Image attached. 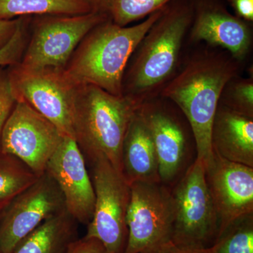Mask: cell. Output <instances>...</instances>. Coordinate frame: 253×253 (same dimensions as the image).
<instances>
[{
	"mask_svg": "<svg viewBox=\"0 0 253 253\" xmlns=\"http://www.w3.org/2000/svg\"><path fill=\"white\" fill-rule=\"evenodd\" d=\"M175 76L160 96L177 106L189 123L197 158L206 168L213 159L211 131L223 88L242 74L245 63L226 50L205 44L186 45Z\"/></svg>",
	"mask_w": 253,
	"mask_h": 253,
	"instance_id": "6da1fadb",
	"label": "cell"
},
{
	"mask_svg": "<svg viewBox=\"0 0 253 253\" xmlns=\"http://www.w3.org/2000/svg\"><path fill=\"white\" fill-rule=\"evenodd\" d=\"M191 21L190 0H172L163 7L128 61L122 96L137 107L160 96L180 66Z\"/></svg>",
	"mask_w": 253,
	"mask_h": 253,
	"instance_id": "7a4b0ae2",
	"label": "cell"
},
{
	"mask_svg": "<svg viewBox=\"0 0 253 253\" xmlns=\"http://www.w3.org/2000/svg\"><path fill=\"white\" fill-rule=\"evenodd\" d=\"M163 8L132 26H120L111 18L93 28L75 50L64 69L74 85L93 84L122 96L123 76L136 46Z\"/></svg>",
	"mask_w": 253,
	"mask_h": 253,
	"instance_id": "3957f363",
	"label": "cell"
},
{
	"mask_svg": "<svg viewBox=\"0 0 253 253\" xmlns=\"http://www.w3.org/2000/svg\"><path fill=\"white\" fill-rule=\"evenodd\" d=\"M137 106L93 84L76 87L73 107L75 141L90 163L105 158L122 173V147L127 126Z\"/></svg>",
	"mask_w": 253,
	"mask_h": 253,
	"instance_id": "277c9868",
	"label": "cell"
},
{
	"mask_svg": "<svg viewBox=\"0 0 253 253\" xmlns=\"http://www.w3.org/2000/svg\"><path fill=\"white\" fill-rule=\"evenodd\" d=\"M171 193L174 203L171 242L189 250H204L212 246L219 233V218L203 161L196 158L176 181Z\"/></svg>",
	"mask_w": 253,
	"mask_h": 253,
	"instance_id": "5b68a950",
	"label": "cell"
},
{
	"mask_svg": "<svg viewBox=\"0 0 253 253\" xmlns=\"http://www.w3.org/2000/svg\"><path fill=\"white\" fill-rule=\"evenodd\" d=\"M105 13L31 16L29 40L18 65L29 70L63 71L83 38L109 18Z\"/></svg>",
	"mask_w": 253,
	"mask_h": 253,
	"instance_id": "8992f818",
	"label": "cell"
},
{
	"mask_svg": "<svg viewBox=\"0 0 253 253\" xmlns=\"http://www.w3.org/2000/svg\"><path fill=\"white\" fill-rule=\"evenodd\" d=\"M126 222L127 241L123 253H152L171 241L174 223L171 190L161 182L132 183Z\"/></svg>",
	"mask_w": 253,
	"mask_h": 253,
	"instance_id": "52a82bcc",
	"label": "cell"
},
{
	"mask_svg": "<svg viewBox=\"0 0 253 253\" xmlns=\"http://www.w3.org/2000/svg\"><path fill=\"white\" fill-rule=\"evenodd\" d=\"M89 165L95 203L84 237L97 239L109 253H123L127 241L126 217L130 185L105 158H98Z\"/></svg>",
	"mask_w": 253,
	"mask_h": 253,
	"instance_id": "ba28073f",
	"label": "cell"
},
{
	"mask_svg": "<svg viewBox=\"0 0 253 253\" xmlns=\"http://www.w3.org/2000/svg\"><path fill=\"white\" fill-rule=\"evenodd\" d=\"M8 73L16 99L26 101L54 123L63 136L74 139L73 116L77 86L64 70H29L17 63L8 66Z\"/></svg>",
	"mask_w": 253,
	"mask_h": 253,
	"instance_id": "9c48e42d",
	"label": "cell"
},
{
	"mask_svg": "<svg viewBox=\"0 0 253 253\" xmlns=\"http://www.w3.org/2000/svg\"><path fill=\"white\" fill-rule=\"evenodd\" d=\"M63 137L54 123L16 99L1 131L0 151L18 158L40 176Z\"/></svg>",
	"mask_w": 253,
	"mask_h": 253,
	"instance_id": "30bf717a",
	"label": "cell"
},
{
	"mask_svg": "<svg viewBox=\"0 0 253 253\" xmlns=\"http://www.w3.org/2000/svg\"><path fill=\"white\" fill-rule=\"evenodd\" d=\"M154 142L161 182L176 183L185 167L194 135L184 115L174 103L159 96L138 107Z\"/></svg>",
	"mask_w": 253,
	"mask_h": 253,
	"instance_id": "8fae6325",
	"label": "cell"
},
{
	"mask_svg": "<svg viewBox=\"0 0 253 253\" xmlns=\"http://www.w3.org/2000/svg\"><path fill=\"white\" fill-rule=\"evenodd\" d=\"M66 210L54 179L44 172L0 212V253H11L43 221Z\"/></svg>",
	"mask_w": 253,
	"mask_h": 253,
	"instance_id": "7c38bea8",
	"label": "cell"
},
{
	"mask_svg": "<svg viewBox=\"0 0 253 253\" xmlns=\"http://www.w3.org/2000/svg\"><path fill=\"white\" fill-rule=\"evenodd\" d=\"M192 21L186 45L205 43L245 63L253 45V23L231 13L226 0H190Z\"/></svg>",
	"mask_w": 253,
	"mask_h": 253,
	"instance_id": "4fadbf2b",
	"label": "cell"
},
{
	"mask_svg": "<svg viewBox=\"0 0 253 253\" xmlns=\"http://www.w3.org/2000/svg\"><path fill=\"white\" fill-rule=\"evenodd\" d=\"M213 154L206 176L219 218L218 237L238 219L253 213V168Z\"/></svg>",
	"mask_w": 253,
	"mask_h": 253,
	"instance_id": "5bb4252c",
	"label": "cell"
},
{
	"mask_svg": "<svg viewBox=\"0 0 253 253\" xmlns=\"http://www.w3.org/2000/svg\"><path fill=\"white\" fill-rule=\"evenodd\" d=\"M86 163L75 139L64 136L45 172L59 186L68 212L79 224L87 226L94 212L95 194Z\"/></svg>",
	"mask_w": 253,
	"mask_h": 253,
	"instance_id": "9a60e30c",
	"label": "cell"
},
{
	"mask_svg": "<svg viewBox=\"0 0 253 253\" xmlns=\"http://www.w3.org/2000/svg\"><path fill=\"white\" fill-rule=\"evenodd\" d=\"M213 153L253 168V118L218 105L211 131Z\"/></svg>",
	"mask_w": 253,
	"mask_h": 253,
	"instance_id": "2e32d148",
	"label": "cell"
},
{
	"mask_svg": "<svg viewBox=\"0 0 253 253\" xmlns=\"http://www.w3.org/2000/svg\"><path fill=\"white\" fill-rule=\"evenodd\" d=\"M121 159L122 174L129 185L135 182H161L152 137L138 109L126 129Z\"/></svg>",
	"mask_w": 253,
	"mask_h": 253,
	"instance_id": "e0dca14e",
	"label": "cell"
},
{
	"mask_svg": "<svg viewBox=\"0 0 253 253\" xmlns=\"http://www.w3.org/2000/svg\"><path fill=\"white\" fill-rule=\"evenodd\" d=\"M79 223L65 210L43 221L11 253H68L78 239Z\"/></svg>",
	"mask_w": 253,
	"mask_h": 253,
	"instance_id": "ac0fdd59",
	"label": "cell"
},
{
	"mask_svg": "<svg viewBox=\"0 0 253 253\" xmlns=\"http://www.w3.org/2000/svg\"><path fill=\"white\" fill-rule=\"evenodd\" d=\"M92 11L86 0H0V20L42 15H81Z\"/></svg>",
	"mask_w": 253,
	"mask_h": 253,
	"instance_id": "d6986e66",
	"label": "cell"
},
{
	"mask_svg": "<svg viewBox=\"0 0 253 253\" xmlns=\"http://www.w3.org/2000/svg\"><path fill=\"white\" fill-rule=\"evenodd\" d=\"M38 177L21 160L0 151V211Z\"/></svg>",
	"mask_w": 253,
	"mask_h": 253,
	"instance_id": "ffe728a7",
	"label": "cell"
},
{
	"mask_svg": "<svg viewBox=\"0 0 253 253\" xmlns=\"http://www.w3.org/2000/svg\"><path fill=\"white\" fill-rule=\"evenodd\" d=\"M206 253H253V213L238 219L218 236Z\"/></svg>",
	"mask_w": 253,
	"mask_h": 253,
	"instance_id": "44dd1931",
	"label": "cell"
},
{
	"mask_svg": "<svg viewBox=\"0 0 253 253\" xmlns=\"http://www.w3.org/2000/svg\"><path fill=\"white\" fill-rule=\"evenodd\" d=\"M219 104L234 112L253 118V76L231 78L221 91Z\"/></svg>",
	"mask_w": 253,
	"mask_h": 253,
	"instance_id": "7402d4cb",
	"label": "cell"
},
{
	"mask_svg": "<svg viewBox=\"0 0 253 253\" xmlns=\"http://www.w3.org/2000/svg\"><path fill=\"white\" fill-rule=\"evenodd\" d=\"M172 0H110L109 14L120 26L145 19L162 9Z\"/></svg>",
	"mask_w": 253,
	"mask_h": 253,
	"instance_id": "603a6c76",
	"label": "cell"
},
{
	"mask_svg": "<svg viewBox=\"0 0 253 253\" xmlns=\"http://www.w3.org/2000/svg\"><path fill=\"white\" fill-rule=\"evenodd\" d=\"M29 21L30 16L20 17L14 36L0 49V66H11L21 61L29 40Z\"/></svg>",
	"mask_w": 253,
	"mask_h": 253,
	"instance_id": "cb8c5ba5",
	"label": "cell"
},
{
	"mask_svg": "<svg viewBox=\"0 0 253 253\" xmlns=\"http://www.w3.org/2000/svg\"><path fill=\"white\" fill-rule=\"evenodd\" d=\"M16 101L10 83L8 67L0 66V138L3 126Z\"/></svg>",
	"mask_w": 253,
	"mask_h": 253,
	"instance_id": "d4e9b609",
	"label": "cell"
},
{
	"mask_svg": "<svg viewBox=\"0 0 253 253\" xmlns=\"http://www.w3.org/2000/svg\"><path fill=\"white\" fill-rule=\"evenodd\" d=\"M68 253H109L97 239L84 237L71 246Z\"/></svg>",
	"mask_w": 253,
	"mask_h": 253,
	"instance_id": "484cf974",
	"label": "cell"
},
{
	"mask_svg": "<svg viewBox=\"0 0 253 253\" xmlns=\"http://www.w3.org/2000/svg\"><path fill=\"white\" fill-rule=\"evenodd\" d=\"M234 15L246 22L253 23V0H226Z\"/></svg>",
	"mask_w": 253,
	"mask_h": 253,
	"instance_id": "4316f807",
	"label": "cell"
},
{
	"mask_svg": "<svg viewBox=\"0 0 253 253\" xmlns=\"http://www.w3.org/2000/svg\"><path fill=\"white\" fill-rule=\"evenodd\" d=\"M20 18L12 20H0V49L11 39L19 23Z\"/></svg>",
	"mask_w": 253,
	"mask_h": 253,
	"instance_id": "83f0119b",
	"label": "cell"
},
{
	"mask_svg": "<svg viewBox=\"0 0 253 253\" xmlns=\"http://www.w3.org/2000/svg\"><path fill=\"white\" fill-rule=\"evenodd\" d=\"M152 253H206L203 250H189L181 249L172 244L171 241L163 245Z\"/></svg>",
	"mask_w": 253,
	"mask_h": 253,
	"instance_id": "f1b7e54d",
	"label": "cell"
},
{
	"mask_svg": "<svg viewBox=\"0 0 253 253\" xmlns=\"http://www.w3.org/2000/svg\"><path fill=\"white\" fill-rule=\"evenodd\" d=\"M86 1L90 4L93 11L109 14L110 0H86Z\"/></svg>",
	"mask_w": 253,
	"mask_h": 253,
	"instance_id": "f546056e",
	"label": "cell"
},
{
	"mask_svg": "<svg viewBox=\"0 0 253 253\" xmlns=\"http://www.w3.org/2000/svg\"><path fill=\"white\" fill-rule=\"evenodd\" d=\"M0 212H1V211H0Z\"/></svg>",
	"mask_w": 253,
	"mask_h": 253,
	"instance_id": "4dcf8cb0",
	"label": "cell"
}]
</instances>
